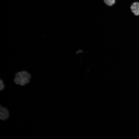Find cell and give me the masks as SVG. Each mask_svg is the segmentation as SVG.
<instances>
[{
  "label": "cell",
  "instance_id": "6da1fadb",
  "mask_svg": "<svg viewBox=\"0 0 139 139\" xmlns=\"http://www.w3.org/2000/svg\"><path fill=\"white\" fill-rule=\"evenodd\" d=\"M31 77L30 75L27 72L22 71L16 74L14 81L17 84L24 85L30 82Z\"/></svg>",
  "mask_w": 139,
  "mask_h": 139
},
{
  "label": "cell",
  "instance_id": "7a4b0ae2",
  "mask_svg": "<svg viewBox=\"0 0 139 139\" xmlns=\"http://www.w3.org/2000/svg\"><path fill=\"white\" fill-rule=\"evenodd\" d=\"M9 115L8 110L6 108L0 106V118L2 120H5L7 119Z\"/></svg>",
  "mask_w": 139,
  "mask_h": 139
},
{
  "label": "cell",
  "instance_id": "3957f363",
  "mask_svg": "<svg viewBox=\"0 0 139 139\" xmlns=\"http://www.w3.org/2000/svg\"><path fill=\"white\" fill-rule=\"evenodd\" d=\"M131 11L136 16L139 15V2H135L130 6Z\"/></svg>",
  "mask_w": 139,
  "mask_h": 139
},
{
  "label": "cell",
  "instance_id": "277c9868",
  "mask_svg": "<svg viewBox=\"0 0 139 139\" xmlns=\"http://www.w3.org/2000/svg\"><path fill=\"white\" fill-rule=\"evenodd\" d=\"M104 3L107 5L111 6L113 5L116 2V0H103Z\"/></svg>",
  "mask_w": 139,
  "mask_h": 139
},
{
  "label": "cell",
  "instance_id": "5b68a950",
  "mask_svg": "<svg viewBox=\"0 0 139 139\" xmlns=\"http://www.w3.org/2000/svg\"><path fill=\"white\" fill-rule=\"evenodd\" d=\"M4 88V86L2 80L0 79V90H2Z\"/></svg>",
  "mask_w": 139,
  "mask_h": 139
}]
</instances>
